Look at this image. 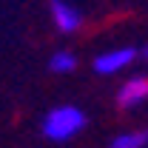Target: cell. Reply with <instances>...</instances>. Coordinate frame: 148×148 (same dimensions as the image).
I'll list each match as a JSON object with an SVG mask.
<instances>
[{
    "instance_id": "obj_1",
    "label": "cell",
    "mask_w": 148,
    "mask_h": 148,
    "mask_svg": "<svg viewBox=\"0 0 148 148\" xmlns=\"http://www.w3.org/2000/svg\"><path fill=\"white\" fill-rule=\"evenodd\" d=\"M86 128V111L77 106H54L43 117V134L51 143H69Z\"/></svg>"
},
{
    "instance_id": "obj_2",
    "label": "cell",
    "mask_w": 148,
    "mask_h": 148,
    "mask_svg": "<svg viewBox=\"0 0 148 148\" xmlns=\"http://www.w3.org/2000/svg\"><path fill=\"white\" fill-rule=\"evenodd\" d=\"M134 60H137V49L114 46V49H106L103 54L94 57V71L103 74V77H114V74H123Z\"/></svg>"
},
{
    "instance_id": "obj_3",
    "label": "cell",
    "mask_w": 148,
    "mask_h": 148,
    "mask_svg": "<svg viewBox=\"0 0 148 148\" xmlns=\"http://www.w3.org/2000/svg\"><path fill=\"white\" fill-rule=\"evenodd\" d=\"M49 14L60 34H74L83 29V12L69 0H49Z\"/></svg>"
},
{
    "instance_id": "obj_4",
    "label": "cell",
    "mask_w": 148,
    "mask_h": 148,
    "mask_svg": "<svg viewBox=\"0 0 148 148\" xmlns=\"http://www.w3.org/2000/svg\"><path fill=\"white\" fill-rule=\"evenodd\" d=\"M143 103H148V74L125 77L123 86L117 88V106L120 108H137Z\"/></svg>"
},
{
    "instance_id": "obj_5",
    "label": "cell",
    "mask_w": 148,
    "mask_h": 148,
    "mask_svg": "<svg viewBox=\"0 0 148 148\" xmlns=\"http://www.w3.org/2000/svg\"><path fill=\"white\" fill-rule=\"evenodd\" d=\"M49 69L54 74H71L77 69V54L69 51V49H57L54 54L49 57Z\"/></svg>"
},
{
    "instance_id": "obj_6",
    "label": "cell",
    "mask_w": 148,
    "mask_h": 148,
    "mask_svg": "<svg viewBox=\"0 0 148 148\" xmlns=\"http://www.w3.org/2000/svg\"><path fill=\"white\" fill-rule=\"evenodd\" d=\"M148 145V131H125L111 140V148H145Z\"/></svg>"
},
{
    "instance_id": "obj_7",
    "label": "cell",
    "mask_w": 148,
    "mask_h": 148,
    "mask_svg": "<svg viewBox=\"0 0 148 148\" xmlns=\"http://www.w3.org/2000/svg\"><path fill=\"white\" fill-rule=\"evenodd\" d=\"M143 54H145V60H148V49H145V51H143Z\"/></svg>"
}]
</instances>
